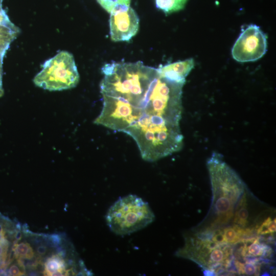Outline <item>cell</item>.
Segmentation results:
<instances>
[{"instance_id": "4fadbf2b", "label": "cell", "mask_w": 276, "mask_h": 276, "mask_svg": "<svg viewBox=\"0 0 276 276\" xmlns=\"http://www.w3.org/2000/svg\"><path fill=\"white\" fill-rule=\"evenodd\" d=\"M101 7L110 14L129 8L130 0H97Z\"/></svg>"}, {"instance_id": "3957f363", "label": "cell", "mask_w": 276, "mask_h": 276, "mask_svg": "<svg viewBox=\"0 0 276 276\" xmlns=\"http://www.w3.org/2000/svg\"><path fill=\"white\" fill-rule=\"evenodd\" d=\"M107 225L119 236L130 234L151 224L155 216L148 203L135 195H128L117 200L105 216Z\"/></svg>"}, {"instance_id": "ba28073f", "label": "cell", "mask_w": 276, "mask_h": 276, "mask_svg": "<svg viewBox=\"0 0 276 276\" xmlns=\"http://www.w3.org/2000/svg\"><path fill=\"white\" fill-rule=\"evenodd\" d=\"M19 32V28L10 20L2 5H0V82L2 83L3 60L11 43Z\"/></svg>"}, {"instance_id": "9a60e30c", "label": "cell", "mask_w": 276, "mask_h": 276, "mask_svg": "<svg viewBox=\"0 0 276 276\" xmlns=\"http://www.w3.org/2000/svg\"><path fill=\"white\" fill-rule=\"evenodd\" d=\"M9 242L6 239L0 240V269H3L6 265L8 258Z\"/></svg>"}, {"instance_id": "9c48e42d", "label": "cell", "mask_w": 276, "mask_h": 276, "mask_svg": "<svg viewBox=\"0 0 276 276\" xmlns=\"http://www.w3.org/2000/svg\"><path fill=\"white\" fill-rule=\"evenodd\" d=\"M194 66V60L190 58L159 66L157 70L161 75L165 77L176 81L185 82L186 77Z\"/></svg>"}, {"instance_id": "d6986e66", "label": "cell", "mask_w": 276, "mask_h": 276, "mask_svg": "<svg viewBox=\"0 0 276 276\" xmlns=\"http://www.w3.org/2000/svg\"><path fill=\"white\" fill-rule=\"evenodd\" d=\"M4 94V89L2 86V83L0 82V97H1Z\"/></svg>"}, {"instance_id": "8fae6325", "label": "cell", "mask_w": 276, "mask_h": 276, "mask_svg": "<svg viewBox=\"0 0 276 276\" xmlns=\"http://www.w3.org/2000/svg\"><path fill=\"white\" fill-rule=\"evenodd\" d=\"M246 195V192L238 202L233 218L235 224L244 228L249 223V211Z\"/></svg>"}, {"instance_id": "8992f818", "label": "cell", "mask_w": 276, "mask_h": 276, "mask_svg": "<svg viewBox=\"0 0 276 276\" xmlns=\"http://www.w3.org/2000/svg\"><path fill=\"white\" fill-rule=\"evenodd\" d=\"M267 37L260 28L255 24L242 30L232 49L233 58L238 62L256 61L266 53Z\"/></svg>"}, {"instance_id": "7a4b0ae2", "label": "cell", "mask_w": 276, "mask_h": 276, "mask_svg": "<svg viewBox=\"0 0 276 276\" xmlns=\"http://www.w3.org/2000/svg\"><path fill=\"white\" fill-rule=\"evenodd\" d=\"M212 189L211 206L213 222L208 229L228 223L243 195L246 192L245 183L235 171L222 159L221 154L213 153L207 161Z\"/></svg>"}, {"instance_id": "5bb4252c", "label": "cell", "mask_w": 276, "mask_h": 276, "mask_svg": "<svg viewBox=\"0 0 276 276\" xmlns=\"http://www.w3.org/2000/svg\"><path fill=\"white\" fill-rule=\"evenodd\" d=\"M13 250L15 257L18 260L31 259L34 257V251L30 245L27 242H21L14 245Z\"/></svg>"}, {"instance_id": "2e32d148", "label": "cell", "mask_w": 276, "mask_h": 276, "mask_svg": "<svg viewBox=\"0 0 276 276\" xmlns=\"http://www.w3.org/2000/svg\"><path fill=\"white\" fill-rule=\"evenodd\" d=\"M19 266H18V265L16 264H13L11 265L9 268V273L10 275H13V276H18V275H22L24 274V272H22V270L20 268V266H22L20 265L19 264H18Z\"/></svg>"}, {"instance_id": "7c38bea8", "label": "cell", "mask_w": 276, "mask_h": 276, "mask_svg": "<svg viewBox=\"0 0 276 276\" xmlns=\"http://www.w3.org/2000/svg\"><path fill=\"white\" fill-rule=\"evenodd\" d=\"M188 0H155L156 7L168 15L182 10Z\"/></svg>"}, {"instance_id": "5b68a950", "label": "cell", "mask_w": 276, "mask_h": 276, "mask_svg": "<svg viewBox=\"0 0 276 276\" xmlns=\"http://www.w3.org/2000/svg\"><path fill=\"white\" fill-rule=\"evenodd\" d=\"M79 81V75L73 55L63 51L47 60L33 79L36 86L50 91L75 87Z\"/></svg>"}, {"instance_id": "30bf717a", "label": "cell", "mask_w": 276, "mask_h": 276, "mask_svg": "<svg viewBox=\"0 0 276 276\" xmlns=\"http://www.w3.org/2000/svg\"><path fill=\"white\" fill-rule=\"evenodd\" d=\"M44 275H67L68 272L65 269L64 262L59 255L49 258L44 263Z\"/></svg>"}, {"instance_id": "52a82bcc", "label": "cell", "mask_w": 276, "mask_h": 276, "mask_svg": "<svg viewBox=\"0 0 276 276\" xmlns=\"http://www.w3.org/2000/svg\"><path fill=\"white\" fill-rule=\"evenodd\" d=\"M110 35L112 41H129L135 36L139 28V18L130 7L110 13Z\"/></svg>"}, {"instance_id": "6da1fadb", "label": "cell", "mask_w": 276, "mask_h": 276, "mask_svg": "<svg viewBox=\"0 0 276 276\" xmlns=\"http://www.w3.org/2000/svg\"><path fill=\"white\" fill-rule=\"evenodd\" d=\"M184 84L158 72L149 87L137 95L126 98L102 95L103 107L94 122L130 136L145 160L166 157L182 147L180 121Z\"/></svg>"}, {"instance_id": "e0dca14e", "label": "cell", "mask_w": 276, "mask_h": 276, "mask_svg": "<svg viewBox=\"0 0 276 276\" xmlns=\"http://www.w3.org/2000/svg\"><path fill=\"white\" fill-rule=\"evenodd\" d=\"M275 223H276L275 218H274L273 220L271 219V220L269 221L268 223V229L271 234H272L275 233V231H276Z\"/></svg>"}, {"instance_id": "277c9868", "label": "cell", "mask_w": 276, "mask_h": 276, "mask_svg": "<svg viewBox=\"0 0 276 276\" xmlns=\"http://www.w3.org/2000/svg\"><path fill=\"white\" fill-rule=\"evenodd\" d=\"M185 240L184 246L176 255L195 262L203 269L205 275H216L232 257L233 249L226 243L218 244L195 234L185 236Z\"/></svg>"}, {"instance_id": "ac0fdd59", "label": "cell", "mask_w": 276, "mask_h": 276, "mask_svg": "<svg viewBox=\"0 0 276 276\" xmlns=\"http://www.w3.org/2000/svg\"><path fill=\"white\" fill-rule=\"evenodd\" d=\"M47 250V248L44 246H39L37 249V252L40 255H44Z\"/></svg>"}]
</instances>
